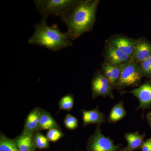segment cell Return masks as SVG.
I'll list each match as a JSON object with an SVG mask.
<instances>
[{
	"label": "cell",
	"instance_id": "obj_20",
	"mask_svg": "<svg viewBox=\"0 0 151 151\" xmlns=\"http://www.w3.org/2000/svg\"><path fill=\"white\" fill-rule=\"evenodd\" d=\"M33 139L36 148L42 150L49 147V142L47 138L40 132H35L33 135Z\"/></svg>",
	"mask_w": 151,
	"mask_h": 151
},
{
	"label": "cell",
	"instance_id": "obj_26",
	"mask_svg": "<svg viewBox=\"0 0 151 151\" xmlns=\"http://www.w3.org/2000/svg\"><path fill=\"white\" fill-rule=\"evenodd\" d=\"M118 151H133L132 150H130L128 147H126L124 148L120 149Z\"/></svg>",
	"mask_w": 151,
	"mask_h": 151
},
{
	"label": "cell",
	"instance_id": "obj_23",
	"mask_svg": "<svg viewBox=\"0 0 151 151\" xmlns=\"http://www.w3.org/2000/svg\"><path fill=\"white\" fill-rule=\"evenodd\" d=\"M64 124L68 129L74 130L78 127V120L74 116L68 113L64 119Z\"/></svg>",
	"mask_w": 151,
	"mask_h": 151
},
{
	"label": "cell",
	"instance_id": "obj_1",
	"mask_svg": "<svg viewBox=\"0 0 151 151\" xmlns=\"http://www.w3.org/2000/svg\"><path fill=\"white\" fill-rule=\"evenodd\" d=\"M99 0L79 1L60 17L66 24L71 40H75L92 30L96 21Z\"/></svg>",
	"mask_w": 151,
	"mask_h": 151
},
{
	"label": "cell",
	"instance_id": "obj_11",
	"mask_svg": "<svg viewBox=\"0 0 151 151\" xmlns=\"http://www.w3.org/2000/svg\"><path fill=\"white\" fill-rule=\"evenodd\" d=\"M81 111L82 114V125L84 127L91 124H95L100 127L106 122L105 114L100 112L97 106L93 110L88 111L82 109Z\"/></svg>",
	"mask_w": 151,
	"mask_h": 151
},
{
	"label": "cell",
	"instance_id": "obj_22",
	"mask_svg": "<svg viewBox=\"0 0 151 151\" xmlns=\"http://www.w3.org/2000/svg\"><path fill=\"white\" fill-rule=\"evenodd\" d=\"M139 65L143 77L151 78V56Z\"/></svg>",
	"mask_w": 151,
	"mask_h": 151
},
{
	"label": "cell",
	"instance_id": "obj_18",
	"mask_svg": "<svg viewBox=\"0 0 151 151\" xmlns=\"http://www.w3.org/2000/svg\"><path fill=\"white\" fill-rule=\"evenodd\" d=\"M0 151H19L14 139L8 137L1 132L0 134Z\"/></svg>",
	"mask_w": 151,
	"mask_h": 151
},
{
	"label": "cell",
	"instance_id": "obj_13",
	"mask_svg": "<svg viewBox=\"0 0 151 151\" xmlns=\"http://www.w3.org/2000/svg\"><path fill=\"white\" fill-rule=\"evenodd\" d=\"M101 67L103 74L115 89L121 75L120 66L113 65L105 60L102 63Z\"/></svg>",
	"mask_w": 151,
	"mask_h": 151
},
{
	"label": "cell",
	"instance_id": "obj_25",
	"mask_svg": "<svg viewBox=\"0 0 151 151\" xmlns=\"http://www.w3.org/2000/svg\"><path fill=\"white\" fill-rule=\"evenodd\" d=\"M146 120H147L149 127L151 129V111L149 112L146 116Z\"/></svg>",
	"mask_w": 151,
	"mask_h": 151
},
{
	"label": "cell",
	"instance_id": "obj_19",
	"mask_svg": "<svg viewBox=\"0 0 151 151\" xmlns=\"http://www.w3.org/2000/svg\"><path fill=\"white\" fill-rule=\"evenodd\" d=\"M74 103V97L73 94H68L63 96L58 102L59 110L67 111H70L73 108ZM57 112V113H58Z\"/></svg>",
	"mask_w": 151,
	"mask_h": 151
},
{
	"label": "cell",
	"instance_id": "obj_3",
	"mask_svg": "<svg viewBox=\"0 0 151 151\" xmlns=\"http://www.w3.org/2000/svg\"><path fill=\"white\" fill-rule=\"evenodd\" d=\"M78 0H35L36 8L42 17L49 16L62 17L78 1Z\"/></svg>",
	"mask_w": 151,
	"mask_h": 151
},
{
	"label": "cell",
	"instance_id": "obj_10",
	"mask_svg": "<svg viewBox=\"0 0 151 151\" xmlns=\"http://www.w3.org/2000/svg\"><path fill=\"white\" fill-rule=\"evenodd\" d=\"M136 40L127 37L116 36L110 39L108 44L119 49L133 59Z\"/></svg>",
	"mask_w": 151,
	"mask_h": 151
},
{
	"label": "cell",
	"instance_id": "obj_12",
	"mask_svg": "<svg viewBox=\"0 0 151 151\" xmlns=\"http://www.w3.org/2000/svg\"><path fill=\"white\" fill-rule=\"evenodd\" d=\"M40 109L39 107H36L29 113L25 120L24 129L22 133L33 135L37 131L40 122Z\"/></svg>",
	"mask_w": 151,
	"mask_h": 151
},
{
	"label": "cell",
	"instance_id": "obj_2",
	"mask_svg": "<svg viewBox=\"0 0 151 151\" xmlns=\"http://www.w3.org/2000/svg\"><path fill=\"white\" fill-rule=\"evenodd\" d=\"M47 19L42 17L35 25L34 33L28 40V43L55 52L72 46V40L67 32H62L56 24L48 25Z\"/></svg>",
	"mask_w": 151,
	"mask_h": 151
},
{
	"label": "cell",
	"instance_id": "obj_6",
	"mask_svg": "<svg viewBox=\"0 0 151 151\" xmlns=\"http://www.w3.org/2000/svg\"><path fill=\"white\" fill-rule=\"evenodd\" d=\"M119 148V146L115 145L110 137H106L102 134L99 126H97L87 144L89 151H118Z\"/></svg>",
	"mask_w": 151,
	"mask_h": 151
},
{
	"label": "cell",
	"instance_id": "obj_14",
	"mask_svg": "<svg viewBox=\"0 0 151 151\" xmlns=\"http://www.w3.org/2000/svg\"><path fill=\"white\" fill-rule=\"evenodd\" d=\"M52 129H61V128L50 113L41 108L40 122L37 131L40 132Z\"/></svg>",
	"mask_w": 151,
	"mask_h": 151
},
{
	"label": "cell",
	"instance_id": "obj_17",
	"mask_svg": "<svg viewBox=\"0 0 151 151\" xmlns=\"http://www.w3.org/2000/svg\"><path fill=\"white\" fill-rule=\"evenodd\" d=\"M123 100L119 101L111 109L108 118L109 124H115L124 119L127 114Z\"/></svg>",
	"mask_w": 151,
	"mask_h": 151
},
{
	"label": "cell",
	"instance_id": "obj_16",
	"mask_svg": "<svg viewBox=\"0 0 151 151\" xmlns=\"http://www.w3.org/2000/svg\"><path fill=\"white\" fill-rule=\"evenodd\" d=\"M145 134H141L138 132L126 133L124 136L128 143L127 147L133 151L141 149L145 142Z\"/></svg>",
	"mask_w": 151,
	"mask_h": 151
},
{
	"label": "cell",
	"instance_id": "obj_4",
	"mask_svg": "<svg viewBox=\"0 0 151 151\" xmlns=\"http://www.w3.org/2000/svg\"><path fill=\"white\" fill-rule=\"evenodd\" d=\"M119 66L121 75L115 89L122 90L127 87L140 85L143 76L139 64L132 60Z\"/></svg>",
	"mask_w": 151,
	"mask_h": 151
},
{
	"label": "cell",
	"instance_id": "obj_9",
	"mask_svg": "<svg viewBox=\"0 0 151 151\" xmlns=\"http://www.w3.org/2000/svg\"><path fill=\"white\" fill-rule=\"evenodd\" d=\"M151 56V44L143 37L137 39L135 44L133 60L140 64Z\"/></svg>",
	"mask_w": 151,
	"mask_h": 151
},
{
	"label": "cell",
	"instance_id": "obj_21",
	"mask_svg": "<svg viewBox=\"0 0 151 151\" xmlns=\"http://www.w3.org/2000/svg\"><path fill=\"white\" fill-rule=\"evenodd\" d=\"M61 129H52L48 130L46 137L49 142H55L64 137Z\"/></svg>",
	"mask_w": 151,
	"mask_h": 151
},
{
	"label": "cell",
	"instance_id": "obj_7",
	"mask_svg": "<svg viewBox=\"0 0 151 151\" xmlns=\"http://www.w3.org/2000/svg\"><path fill=\"white\" fill-rule=\"evenodd\" d=\"M133 94L139 100V105L136 110L145 111L151 108V81H147L141 84L137 88L127 92Z\"/></svg>",
	"mask_w": 151,
	"mask_h": 151
},
{
	"label": "cell",
	"instance_id": "obj_27",
	"mask_svg": "<svg viewBox=\"0 0 151 151\" xmlns=\"http://www.w3.org/2000/svg\"><path fill=\"white\" fill-rule=\"evenodd\" d=\"M148 151H151V149H150V150H149Z\"/></svg>",
	"mask_w": 151,
	"mask_h": 151
},
{
	"label": "cell",
	"instance_id": "obj_8",
	"mask_svg": "<svg viewBox=\"0 0 151 151\" xmlns=\"http://www.w3.org/2000/svg\"><path fill=\"white\" fill-rule=\"evenodd\" d=\"M104 55L105 60L119 66L133 60L126 53L109 44L105 47Z\"/></svg>",
	"mask_w": 151,
	"mask_h": 151
},
{
	"label": "cell",
	"instance_id": "obj_24",
	"mask_svg": "<svg viewBox=\"0 0 151 151\" xmlns=\"http://www.w3.org/2000/svg\"><path fill=\"white\" fill-rule=\"evenodd\" d=\"M151 149V137L146 141H145L141 148L142 151H148Z\"/></svg>",
	"mask_w": 151,
	"mask_h": 151
},
{
	"label": "cell",
	"instance_id": "obj_15",
	"mask_svg": "<svg viewBox=\"0 0 151 151\" xmlns=\"http://www.w3.org/2000/svg\"><path fill=\"white\" fill-rule=\"evenodd\" d=\"M33 135L22 133L14 139L19 151H35L36 148Z\"/></svg>",
	"mask_w": 151,
	"mask_h": 151
},
{
	"label": "cell",
	"instance_id": "obj_5",
	"mask_svg": "<svg viewBox=\"0 0 151 151\" xmlns=\"http://www.w3.org/2000/svg\"><path fill=\"white\" fill-rule=\"evenodd\" d=\"M91 89L93 100L99 97H109L114 99V88L101 69L97 70L93 74L91 81Z\"/></svg>",
	"mask_w": 151,
	"mask_h": 151
}]
</instances>
